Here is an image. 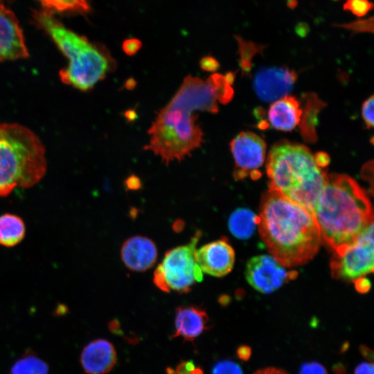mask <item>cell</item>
I'll use <instances>...</instances> for the list:
<instances>
[{
  "label": "cell",
  "mask_w": 374,
  "mask_h": 374,
  "mask_svg": "<svg viewBox=\"0 0 374 374\" xmlns=\"http://www.w3.org/2000/svg\"><path fill=\"white\" fill-rule=\"evenodd\" d=\"M25 233V224L20 217L11 213H5L0 216L1 245L14 247L24 239Z\"/></svg>",
  "instance_id": "cell-18"
},
{
  "label": "cell",
  "mask_w": 374,
  "mask_h": 374,
  "mask_svg": "<svg viewBox=\"0 0 374 374\" xmlns=\"http://www.w3.org/2000/svg\"><path fill=\"white\" fill-rule=\"evenodd\" d=\"M332 371L334 374H346V368L341 362L335 364L332 367Z\"/></svg>",
  "instance_id": "cell-39"
},
{
  "label": "cell",
  "mask_w": 374,
  "mask_h": 374,
  "mask_svg": "<svg viewBox=\"0 0 374 374\" xmlns=\"http://www.w3.org/2000/svg\"><path fill=\"white\" fill-rule=\"evenodd\" d=\"M213 86L217 95V101L222 104H226L231 101L233 96V89L226 80L224 75L214 73L207 78Z\"/></svg>",
  "instance_id": "cell-22"
},
{
  "label": "cell",
  "mask_w": 374,
  "mask_h": 374,
  "mask_svg": "<svg viewBox=\"0 0 374 374\" xmlns=\"http://www.w3.org/2000/svg\"><path fill=\"white\" fill-rule=\"evenodd\" d=\"M168 374H175V370H172L171 368H167Z\"/></svg>",
  "instance_id": "cell-45"
},
{
  "label": "cell",
  "mask_w": 374,
  "mask_h": 374,
  "mask_svg": "<svg viewBox=\"0 0 374 374\" xmlns=\"http://www.w3.org/2000/svg\"><path fill=\"white\" fill-rule=\"evenodd\" d=\"M201 236V231H197L188 243L165 253L153 275V282L159 289L187 293L196 282L202 281L203 272L195 260L196 246Z\"/></svg>",
  "instance_id": "cell-7"
},
{
  "label": "cell",
  "mask_w": 374,
  "mask_h": 374,
  "mask_svg": "<svg viewBox=\"0 0 374 374\" xmlns=\"http://www.w3.org/2000/svg\"><path fill=\"white\" fill-rule=\"evenodd\" d=\"M125 185L129 190H138L141 188V181L136 175H130L125 181Z\"/></svg>",
  "instance_id": "cell-31"
},
{
  "label": "cell",
  "mask_w": 374,
  "mask_h": 374,
  "mask_svg": "<svg viewBox=\"0 0 374 374\" xmlns=\"http://www.w3.org/2000/svg\"><path fill=\"white\" fill-rule=\"evenodd\" d=\"M230 148L235 165V179H242L248 175L254 179H258L261 175L258 169L265 157L264 140L253 132H242L231 141Z\"/></svg>",
  "instance_id": "cell-9"
},
{
  "label": "cell",
  "mask_w": 374,
  "mask_h": 374,
  "mask_svg": "<svg viewBox=\"0 0 374 374\" xmlns=\"http://www.w3.org/2000/svg\"><path fill=\"white\" fill-rule=\"evenodd\" d=\"M224 78H225L226 80L227 81V82L229 84H231L234 81L235 75H234L233 73L229 72L224 75Z\"/></svg>",
  "instance_id": "cell-42"
},
{
  "label": "cell",
  "mask_w": 374,
  "mask_h": 374,
  "mask_svg": "<svg viewBox=\"0 0 374 374\" xmlns=\"http://www.w3.org/2000/svg\"><path fill=\"white\" fill-rule=\"evenodd\" d=\"M197 111L218 112L217 95L208 79L189 75L157 113L148 130L149 143L143 149L160 157L166 165L190 157L204 141L203 132L197 123Z\"/></svg>",
  "instance_id": "cell-1"
},
{
  "label": "cell",
  "mask_w": 374,
  "mask_h": 374,
  "mask_svg": "<svg viewBox=\"0 0 374 374\" xmlns=\"http://www.w3.org/2000/svg\"><path fill=\"white\" fill-rule=\"evenodd\" d=\"M314 158L316 163L321 168H326L330 162V157L325 152H317L314 155Z\"/></svg>",
  "instance_id": "cell-34"
},
{
  "label": "cell",
  "mask_w": 374,
  "mask_h": 374,
  "mask_svg": "<svg viewBox=\"0 0 374 374\" xmlns=\"http://www.w3.org/2000/svg\"><path fill=\"white\" fill-rule=\"evenodd\" d=\"M301 114L298 100L293 96H285L271 105L268 118L274 128L290 131L299 124Z\"/></svg>",
  "instance_id": "cell-17"
},
{
  "label": "cell",
  "mask_w": 374,
  "mask_h": 374,
  "mask_svg": "<svg viewBox=\"0 0 374 374\" xmlns=\"http://www.w3.org/2000/svg\"><path fill=\"white\" fill-rule=\"evenodd\" d=\"M193 361L182 362L176 368L175 374H192L195 368Z\"/></svg>",
  "instance_id": "cell-30"
},
{
  "label": "cell",
  "mask_w": 374,
  "mask_h": 374,
  "mask_svg": "<svg viewBox=\"0 0 374 374\" xmlns=\"http://www.w3.org/2000/svg\"><path fill=\"white\" fill-rule=\"evenodd\" d=\"M309 31V26L304 22H300L296 26V32L301 36L305 35Z\"/></svg>",
  "instance_id": "cell-38"
},
{
  "label": "cell",
  "mask_w": 374,
  "mask_h": 374,
  "mask_svg": "<svg viewBox=\"0 0 374 374\" xmlns=\"http://www.w3.org/2000/svg\"><path fill=\"white\" fill-rule=\"evenodd\" d=\"M121 259L127 268L134 271H144L157 261V249L154 242L142 235L127 239L121 249Z\"/></svg>",
  "instance_id": "cell-14"
},
{
  "label": "cell",
  "mask_w": 374,
  "mask_h": 374,
  "mask_svg": "<svg viewBox=\"0 0 374 374\" xmlns=\"http://www.w3.org/2000/svg\"><path fill=\"white\" fill-rule=\"evenodd\" d=\"M257 225L270 256L286 268L308 262L322 241L311 211L269 189L262 198Z\"/></svg>",
  "instance_id": "cell-2"
},
{
  "label": "cell",
  "mask_w": 374,
  "mask_h": 374,
  "mask_svg": "<svg viewBox=\"0 0 374 374\" xmlns=\"http://www.w3.org/2000/svg\"><path fill=\"white\" fill-rule=\"evenodd\" d=\"M374 367L372 362H362L358 364L355 369L354 374H373Z\"/></svg>",
  "instance_id": "cell-32"
},
{
  "label": "cell",
  "mask_w": 374,
  "mask_h": 374,
  "mask_svg": "<svg viewBox=\"0 0 374 374\" xmlns=\"http://www.w3.org/2000/svg\"><path fill=\"white\" fill-rule=\"evenodd\" d=\"M373 7V2L369 0H346L343 5V10L362 17L372 10Z\"/></svg>",
  "instance_id": "cell-23"
},
{
  "label": "cell",
  "mask_w": 374,
  "mask_h": 374,
  "mask_svg": "<svg viewBox=\"0 0 374 374\" xmlns=\"http://www.w3.org/2000/svg\"><path fill=\"white\" fill-rule=\"evenodd\" d=\"M114 346L105 339L91 341L83 349L80 362L87 374H106L116 363Z\"/></svg>",
  "instance_id": "cell-15"
},
{
  "label": "cell",
  "mask_w": 374,
  "mask_h": 374,
  "mask_svg": "<svg viewBox=\"0 0 374 374\" xmlns=\"http://www.w3.org/2000/svg\"><path fill=\"white\" fill-rule=\"evenodd\" d=\"M208 315L203 309L195 306L179 307L176 310V332L172 337L181 336L186 341H193L208 329Z\"/></svg>",
  "instance_id": "cell-16"
},
{
  "label": "cell",
  "mask_w": 374,
  "mask_h": 374,
  "mask_svg": "<svg viewBox=\"0 0 374 374\" xmlns=\"http://www.w3.org/2000/svg\"><path fill=\"white\" fill-rule=\"evenodd\" d=\"M356 290L360 293H366L370 289L369 281L365 277L355 281Z\"/></svg>",
  "instance_id": "cell-35"
},
{
  "label": "cell",
  "mask_w": 374,
  "mask_h": 374,
  "mask_svg": "<svg viewBox=\"0 0 374 374\" xmlns=\"http://www.w3.org/2000/svg\"><path fill=\"white\" fill-rule=\"evenodd\" d=\"M312 213L321 240L340 254L373 223L371 204L364 190L346 175H328Z\"/></svg>",
  "instance_id": "cell-3"
},
{
  "label": "cell",
  "mask_w": 374,
  "mask_h": 374,
  "mask_svg": "<svg viewBox=\"0 0 374 374\" xmlns=\"http://www.w3.org/2000/svg\"><path fill=\"white\" fill-rule=\"evenodd\" d=\"M253 374H288V373L282 369L269 367V368L258 370L256 372H255Z\"/></svg>",
  "instance_id": "cell-37"
},
{
  "label": "cell",
  "mask_w": 374,
  "mask_h": 374,
  "mask_svg": "<svg viewBox=\"0 0 374 374\" xmlns=\"http://www.w3.org/2000/svg\"><path fill=\"white\" fill-rule=\"evenodd\" d=\"M269 190L312 213L327 180V169L319 166L305 145L280 141L267 159Z\"/></svg>",
  "instance_id": "cell-4"
},
{
  "label": "cell",
  "mask_w": 374,
  "mask_h": 374,
  "mask_svg": "<svg viewBox=\"0 0 374 374\" xmlns=\"http://www.w3.org/2000/svg\"><path fill=\"white\" fill-rule=\"evenodd\" d=\"M28 57L22 30L15 14L0 0V61Z\"/></svg>",
  "instance_id": "cell-13"
},
{
  "label": "cell",
  "mask_w": 374,
  "mask_h": 374,
  "mask_svg": "<svg viewBox=\"0 0 374 374\" xmlns=\"http://www.w3.org/2000/svg\"><path fill=\"white\" fill-rule=\"evenodd\" d=\"M299 374H328L326 368L319 362H308L301 364Z\"/></svg>",
  "instance_id": "cell-27"
},
{
  "label": "cell",
  "mask_w": 374,
  "mask_h": 374,
  "mask_svg": "<svg viewBox=\"0 0 374 374\" xmlns=\"http://www.w3.org/2000/svg\"><path fill=\"white\" fill-rule=\"evenodd\" d=\"M47 364L34 353L28 352L17 360L10 369V374H48Z\"/></svg>",
  "instance_id": "cell-20"
},
{
  "label": "cell",
  "mask_w": 374,
  "mask_h": 374,
  "mask_svg": "<svg viewBox=\"0 0 374 374\" xmlns=\"http://www.w3.org/2000/svg\"><path fill=\"white\" fill-rule=\"evenodd\" d=\"M33 17L69 60L68 66L60 71L64 84L86 91L116 69V62L103 44L69 30L51 12L36 11Z\"/></svg>",
  "instance_id": "cell-5"
},
{
  "label": "cell",
  "mask_w": 374,
  "mask_h": 374,
  "mask_svg": "<svg viewBox=\"0 0 374 374\" xmlns=\"http://www.w3.org/2000/svg\"><path fill=\"white\" fill-rule=\"evenodd\" d=\"M142 42L137 38H129L123 41L122 49L129 56L136 54L141 48Z\"/></svg>",
  "instance_id": "cell-28"
},
{
  "label": "cell",
  "mask_w": 374,
  "mask_h": 374,
  "mask_svg": "<svg viewBox=\"0 0 374 374\" xmlns=\"http://www.w3.org/2000/svg\"><path fill=\"white\" fill-rule=\"evenodd\" d=\"M236 354L240 359L247 362L251 357V348L249 346L242 345L238 348Z\"/></svg>",
  "instance_id": "cell-33"
},
{
  "label": "cell",
  "mask_w": 374,
  "mask_h": 374,
  "mask_svg": "<svg viewBox=\"0 0 374 374\" xmlns=\"http://www.w3.org/2000/svg\"><path fill=\"white\" fill-rule=\"evenodd\" d=\"M333 1H338V0H333Z\"/></svg>",
  "instance_id": "cell-46"
},
{
  "label": "cell",
  "mask_w": 374,
  "mask_h": 374,
  "mask_svg": "<svg viewBox=\"0 0 374 374\" xmlns=\"http://www.w3.org/2000/svg\"><path fill=\"white\" fill-rule=\"evenodd\" d=\"M136 85V82L132 78L127 79L125 83V87L128 90L134 89Z\"/></svg>",
  "instance_id": "cell-41"
},
{
  "label": "cell",
  "mask_w": 374,
  "mask_h": 374,
  "mask_svg": "<svg viewBox=\"0 0 374 374\" xmlns=\"http://www.w3.org/2000/svg\"><path fill=\"white\" fill-rule=\"evenodd\" d=\"M296 73L286 67H273L259 71L255 75L253 88L258 98L265 102L276 101L292 89Z\"/></svg>",
  "instance_id": "cell-12"
},
{
  "label": "cell",
  "mask_w": 374,
  "mask_h": 374,
  "mask_svg": "<svg viewBox=\"0 0 374 374\" xmlns=\"http://www.w3.org/2000/svg\"><path fill=\"white\" fill-rule=\"evenodd\" d=\"M373 96H371L366 100L362 105V109L363 119L368 128L373 126Z\"/></svg>",
  "instance_id": "cell-26"
},
{
  "label": "cell",
  "mask_w": 374,
  "mask_h": 374,
  "mask_svg": "<svg viewBox=\"0 0 374 374\" xmlns=\"http://www.w3.org/2000/svg\"><path fill=\"white\" fill-rule=\"evenodd\" d=\"M258 224V215L247 208H238L233 211L229 219V228L231 233L242 240L249 238L253 234Z\"/></svg>",
  "instance_id": "cell-19"
},
{
  "label": "cell",
  "mask_w": 374,
  "mask_h": 374,
  "mask_svg": "<svg viewBox=\"0 0 374 374\" xmlns=\"http://www.w3.org/2000/svg\"><path fill=\"white\" fill-rule=\"evenodd\" d=\"M200 68L205 71L215 72L220 68L219 62L213 56L203 57L199 61Z\"/></svg>",
  "instance_id": "cell-29"
},
{
  "label": "cell",
  "mask_w": 374,
  "mask_h": 374,
  "mask_svg": "<svg viewBox=\"0 0 374 374\" xmlns=\"http://www.w3.org/2000/svg\"><path fill=\"white\" fill-rule=\"evenodd\" d=\"M296 271H287L270 255H258L250 258L245 269L248 283L256 291L270 294L288 280L296 276Z\"/></svg>",
  "instance_id": "cell-10"
},
{
  "label": "cell",
  "mask_w": 374,
  "mask_h": 374,
  "mask_svg": "<svg viewBox=\"0 0 374 374\" xmlns=\"http://www.w3.org/2000/svg\"><path fill=\"white\" fill-rule=\"evenodd\" d=\"M43 10L52 13L58 12H78L86 13L90 10L87 0H37Z\"/></svg>",
  "instance_id": "cell-21"
},
{
  "label": "cell",
  "mask_w": 374,
  "mask_h": 374,
  "mask_svg": "<svg viewBox=\"0 0 374 374\" xmlns=\"http://www.w3.org/2000/svg\"><path fill=\"white\" fill-rule=\"evenodd\" d=\"M212 374H242V371L241 367L234 362L222 360L214 366Z\"/></svg>",
  "instance_id": "cell-25"
},
{
  "label": "cell",
  "mask_w": 374,
  "mask_h": 374,
  "mask_svg": "<svg viewBox=\"0 0 374 374\" xmlns=\"http://www.w3.org/2000/svg\"><path fill=\"white\" fill-rule=\"evenodd\" d=\"M373 223L355 242L330 261L332 276L336 279L355 281L373 273L374 264Z\"/></svg>",
  "instance_id": "cell-8"
},
{
  "label": "cell",
  "mask_w": 374,
  "mask_h": 374,
  "mask_svg": "<svg viewBox=\"0 0 374 374\" xmlns=\"http://www.w3.org/2000/svg\"><path fill=\"white\" fill-rule=\"evenodd\" d=\"M202 272L215 277L228 274L235 263V251L225 238L207 243L195 251Z\"/></svg>",
  "instance_id": "cell-11"
},
{
  "label": "cell",
  "mask_w": 374,
  "mask_h": 374,
  "mask_svg": "<svg viewBox=\"0 0 374 374\" xmlns=\"http://www.w3.org/2000/svg\"><path fill=\"white\" fill-rule=\"evenodd\" d=\"M335 26L351 31L353 34L360 33H373V17L359 19L354 21L335 24Z\"/></svg>",
  "instance_id": "cell-24"
},
{
  "label": "cell",
  "mask_w": 374,
  "mask_h": 374,
  "mask_svg": "<svg viewBox=\"0 0 374 374\" xmlns=\"http://www.w3.org/2000/svg\"><path fill=\"white\" fill-rule=\"evenodd\" d=\"M45 153L41 140L28 127L0 123V197L37 184L46 173Z\"/></svg>",
  "instance_id": "cell-6"
},
{
  "label": "cell",
  "mask_w": 374,
  "mask_h": 374,
  "mask_svg": "<svg viewBox=\"0 0 374 374\" xmlns=\"http://www.w3.org/2000/svg\"><path fill=\"white\" fill-rule=\"evenodd\" d=\"M298 5V1L297 0H287V6L290 8H294Z\"/></svg>",
  "instance_id": "cell-43"
},
{
  "label": "cell",
  "mask_w": 374,
  "mask_h": 374,
  "mask_svg": "<svg viewBox=\"0 0 374 374\" xmlns=\"http://www.w3.org/2000/svg\"><path fill=\"white\" fill-rule=\"evenodd\" d=\"M359 351L365 359L373 363L374 359V351L372 349L366 345L362 344L359 346Z\"/></svg>",
  "instance_id": "cell-36"
},
{
  "label": "cell",
  "mask_w": 374,
  "mask_h": 374,
  "mask_svg": "<svg viewBox=\"0 0 374 374\" xmlns=\"http://www.w3.org/2000/svg\"><path fill=\"white\" fill-rule=\"evenodd\" d=\"M125 119L129 122H132L137 118V113L134 109H127L124 113Z\"/></svg>",
  "instance_id": "cell-40"
},
{
  "label": "cell",
  "mask_w": 374,
  "mask_h": 374,
  "mask_svg": "<svg viewBox=\"0 0 374 374\" xmlns=\"http://www.w3.org/2000/svg\"><path fill=\"white\" fill-rule=\"evenodd\" d=\"M348 348H349V343H348V341H346L342 344V346L341 347V350H340L341 353L346 352V350L348 349Z\"/></svg>",
  "instance_id": "cell-44"
}]
</instances>
